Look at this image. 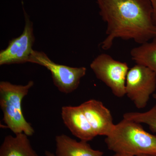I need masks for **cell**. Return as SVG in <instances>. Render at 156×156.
<instances>
[{
    "label": "cell",
    "instance_id": "1",
    "mask_svg": "<svg viewBox=\"0 0 156 156\" xmlns=\"http://www.w3.org/2000/svg\"><path fill=\"white\" fill-rule=\"evenodd\" d=\"M107 23L106 36L99 46L112 48L116 39L133 40L140 45L156 37V25L149 0H95Z\"/></svg>",
    "mask_w": 156,
    "mask_h": 156
},
{
    "label": "cell",
    "instance_id": "2",
    "mask_svg": "<svg viewBox=\"0 0 156 156\" xmlns=\"http://www.w3.org/2000/svg\"><path fill=\"white\" fill-rule=\"evenodd\" d=\"M108 148L115 153L131 156H156V135L145 131L140 123L123 119L105 140Z\"/></svg>",
    "mask_w": 156,
    "mask_h": 156
},
{
    "label": "cell",
    "instance_id": "3",
    "mask_svg": "<svg viewBox=\"0 0 156 156\" xmlns=\"http://www.w3.org/2000/svg\"><path fill=\"white\" fill-rule=\"evenodd\" d=\"M33 81L26 85H15L8 81L0 82V106L3 112V121L15 134L24 133L32 136L34 130L25 119L23 113V99L33 87Z\"/></svg>",
    "mask_w": 156,
    "mask_h": 156
},
{
    "label": "cell",
    "instance_id": "4",
    "mask_svg": "<svg viewBox=\"0 0 156 156\" xmlns=\"http://www.w3.org/2000/svg\"><path fill=\"white\" fill-rule=\"evenodd\" d=\"M98 79L105 84L116 97L126 95V78L129 67L126 62L118 61L106 53H101L90 65Z\"/></svg>",
    "mask_w": 156,
    "mask_h": 156
},
{
    "label": "cell",
    "instance_id": "5",
    "mask_svg": "<svg viewBox=\"0 0 156 156\" xmlns=\"http://www.w3.org/2000/svg\"><path fill=\"white\" fill-rule=\"evenodd\" d=\"M30 62L42 66L49 70L55 87L58 91L66 94L77 89L87 71V69L83 66L73 67L57 64L41 51L34 50Z\"/></svg>",
    "mask_w": 156,
    "mask_h": 156
},
{
    "label": "cell",
    "instance_id": "6",
    "mask_svg": "<svg viewBox=\"0 0 156 156\" xmlns=\"http://www.w3.org/2000/svg\"><path fill=\"white\" fill-rule=\"evenodd\" d=\"M156 89V74L147 66L136 64L128 70L126 95L136 108H145Z\"/></svg>",
    "mask_w": 156,
    "mask_h": 156
},
{
    "label": "cell",
    "instance_id": "7",
    "mask_svg": "<svg viewBox=\"0 0 156 156\" xmlns=\"http://www.w3.org/2000/svg\"><path fill=\"white\" fill-rule=\"evenodd\" d=\"M23 7L25 26L21 34L10 41L8 47L0 52V65L30 62L35 41L33 23Z\"/></svg>",
    "mask_w": 156,
    "mask_h": 156
},
{
    "label": "cell",
    "instance_id": "8",
    "mask_svg": "<svg viewBox=\"0 0 156 156\" xmlns=\"http://www.w3.org/2000/svg\"><path fill=\"white\" fill-rule=\"evenodd\" d=\"M80 106L96 136H107L111 133L115 124L111 113L101 101L90 99Z\"/></svg>",
    "mask_w": 156,
    "mask_h": 156
},
{
    "label": "cell",
    "instance_id": "9",
    "mask_svg": "<svg viewBox=\"0 0 156 156\" xmlns=\"http://www.w3.org/2000/svg\"><path fill=\"white\" fill-rule=\"evenodd\" d=\"M61 115L65 126L80 140L89 142L96 136L80 105L62 107Z\"/></svg>",
    "mask_w": 156,
    "mask_h": 156
},
{
    "label": "cell",
    "instance_id": "10",
    "mask_svg": "<svg viewBox=\"0 0 156 156\" xmlns=\"http://www.w3.org/2000/svg\"><path fill=\"white\" fill-rule=\"evenodd\" d=\"M55 141V156H103V152L93 149L87 141H78L66 134L57 135Z\"/></svg>",
    "mask_w": 156,
    "mask_h": 156
},
{
    "label": "cell",
    "instance_id": "11",
    "mask_svg": "<svg viewBox=\"0 0 156 156\" xmlns=\"http://www.w3.org/2000/svg\"><path fill=\"white\" fill-rule=\"evenodd\" d=\"M24 133L5 137L0 147V156H39Z\"/></svg>",
    "mask_w": 156,
    "mask_h": 156
},
{
    "label": "cell",
    "instance_id": "12",
    "mask_svg": "<svg viewBox=\"0 0 156 156\" xmlns=\"http://www.w3.org/2000/svg\"><path fill=\"white\" fill-rule=\"evenodd\" d=\"M130 54L136 64L147 66L156 74V37L133 48Z\"/></svg>",
    "mask_w": 156,
    "mask_h": 156
},
{
    "label": "cell",
    "instance_id": "13",
    "mask_svg": "<svg viewBox=\"0 0 156 156\" xmlns=\"http://www.w3.org/2000/svg\"><path fill=\"white\" fill-rule=\"evenodd\" d=\"M123 119L135 122L144 123L149 127L151 131L156 134V104L151 108L145 112H129L123 115Z\"/></svg>",
    "mask_w": 156,
    "mask_h": 156
},
{
    "label": "cell",
    "instance_id": "14",
    "mask_svg": "<svg viewBox=\"0 0 156 156\" xmlns=\"http://www.w3.org/2000/svg\"><path fill=\"white\" fill-rule=\"evenodd\" d=\"M152 7L154 21L156 25V0H149Z\"/></svg>",
    "mask_w": 156,
    "mask_h": 156
},
{
    "label": "cell",
    "instance_id": "15",
    "mask_svg": "<svg viewBox=\"0 0 156 156\" xmlns=\"http://www.w3.org/2000/svg\"><path fill=\"white\" fill-rule=\"evenodd\" d=\"M45 154L46 156H55V155L54 154L52 153L50 151H46Z\"/></svg>",
    "mask_w": 156,
    "mask_h": 156
},
{
    "label": "cell",
    "instance_id": "16",
    "mask_svg": "<svg viewBox=\"0 0 156 156\" xmlns=\"http://www.w3.org/2000/svg\"><path fill=\"white\" fill-rule=\"evenodd\" d=\"M112 156H131L125 154L115 153Z\"/></svg>",
    "mask_w": 156,
    "mask_h": 156
},
{
    "label": "cell",
    "instance_id": "17",
    "mask_svg": "<svg viewBox=\"0 0 156 156\" xmlns=\"http://www.w3.org/2000/svg\"><path fill=\"white\" fill-rule=\"evenodd\" d=\"M153 97L154 98V99H155L156 100V94H154L153 95Z\"/></svg>",
    "mask_w": 156,
    "mask_h": 156
},
{
    "label": "cell",
    "instance_id": "18",
    "mask_svg": "<svg viewBox=\"0 0 156 156\" xmlns=\"http://www.w3.org/2000/svg\"><path fill=\"white\" fill-rule=\"evenodd\" d=\"M139 156H150V155H140Z\"/></svg>",
    "mask_w": 156,
    "mask_h": 156
}]
</instances>
